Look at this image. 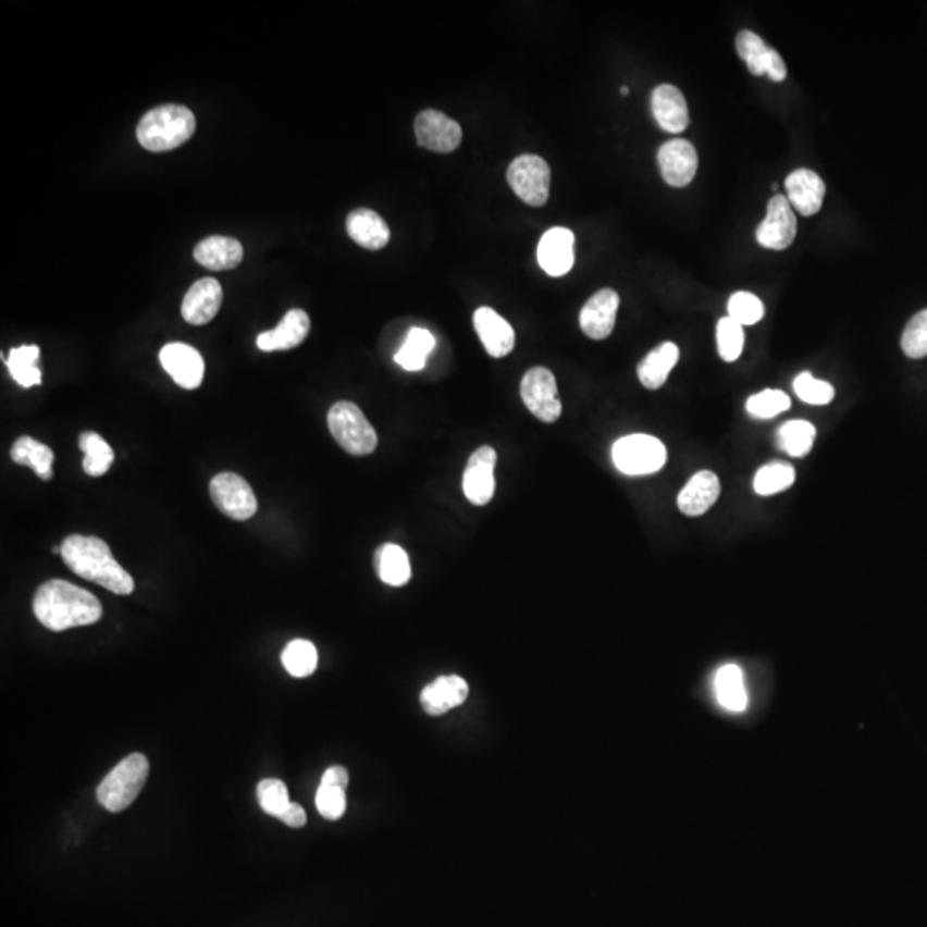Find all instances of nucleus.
<instances>
[{
  "label": "nucleus",
  "mask_w": 927,
  "mask_h": 927,
  "mask_svg": "<svg viewBox=\"0 0 927 927\" xmlns=\"http://www.w3.org/2000/svg\"><path fill=\"white\" fill-rule=\"evenodd\" d=\"M33 614L49 631L62 632L98 622L103 610L90 591L53 579L38 588L33 598Z\"/></svg>",
  "instance_id": "1"
},
{
  "label": "nucleus",
  "mask_w": 927,
  "mask_h": 927,
  "mask_svg": "<svg viewBox=\"0 0 927 927\" xmlns=\"http://www.w3.org/2000/svg\"><path fill=\"white\" fill-rule=\"evenodd\" d=\"M61 548L65 566L79 578L121 596L135 591V579L121 567L109 545L100 537L73 534L62 541Z\"/></svg>",
  "instance_id": "2"
},
{
  "label": "nucleus",
  "mask_w": 927,
  "mask_h": 927,
  "mask_svg": "<svg viewBox=\"0 0 927 927\" xmlns=\"http://www.w3.org/2000/svg\"><path fill=\"white\" fill-rule=\"evenodd\" d=\"M196 118L184 106H162L150 110L139 121L136 136L145 150L153 153L175 150L195 135Z\"/></svg>",
  "instance_id": "3"
},
{
  "label": "nucleus",
  "mask_w": 927,
  "mask_h": 927,
  "mask_svg": "<svg viewBox=\"0 0 927 927\" xmlns=\"http://www.w3.org/2000/svg\"><path fill=\"white\" fill-rule=\"evenodd\" d=\"M148 772L150 765L147 757L139 753L129 754L100 781L98 802L110 813H123L147 786Z\"/></svg>",
  "instance_id": "4"
},
{
  "label": "nucleus",
  "mask_w": 927,
  "mask_h": 927,
  "mask_svg": "<svg viewBox=\"0 0 927 927\" xmlns=\"http://www.w3.org/2000/svg\"><path fill=\"white\" fill-rule=\"evenodd\" d=\"M330 433L350 456H370L379 445V436L367 416L356 404L337 403L329 411Z\"/></svg>",
  "instance_id": "5"
},
{
  "label": "nucleus",
  "mask_w": 927,
  "mask_h": 927,
  "mask_svg": "<svg viewBox=\"0 0 927 927\" xmlns=\"http://www.w3.org/2000/svg\"><path fill=\"white\" fill-rule=\"evenodd\" d=\"M615 468L627 477H646L664 468L667 462V448L655 436L635 433L615 442L611 448Z\"/></svg>",
  "instance_id": "6"
},
{
  "label": "nucleus",
  "mask_w": 927,
  "mask_h": 927,
  "mask_svg": "<svg viewBox=\"0 0 927 927\" xmlns=\"http://www.w3.org/2000/svg\"><path fill=\"white\" fill-rule=\"evenodd\" d=\"M512 191L516 193L526 205L531 207H543L549 198V181L552 172L545 159L537 154H521L509 165L507 171Z\"/></svg>",
  "instance_id": "7"
},
{
  "label": "nucleus",
  "mask_w": 927,
  "mask_h": 927,
  "mask_svg": "<svg viewBox=\"0 0 927 927\" xmlns=\"http://www.w3.org/2000/svg\"><path fill=\"white\" fill-rule=\"evenodd\" d=\"M210 496L217 509L234 521H248L258 510V500L245 478L220 472L210 481Z\"/></svg>",
  "instance_id": "8"
},
{
  "label": "nucleus",
  "mask_w": 927,
  "mask_h": 927,
  "mask_svg": "<svg viewBox=\"0 0 927 927\" xmlns=\"http://www.w3.org/2000/svg\"><path fill=\"white\" fill-rule=\"evenodd\" d=\"M521 397L531 415L543 423H555L561 416L557 382L548 368H531L521 382Z\"/></svg>",
  "instance_id": "9"
},
{
  "label": "nucleus",
  "mask_w": 927,
  "mask_h": 927,
  "mask_svg": "<svg viewBox=\"0 0 927 927\" xmlns=\"http://www.w3.org/2000/svg\"><path fill=\"white\" fill-rule=\"evenodd\" d=\"M798 236V217L793 212L789 198L783 195H775L768 201L766 217L756 231V239L763 248L781 249L789 248Z\"/></svg>",
  "instance_id": "10"
},
{
  "label": "nucleus",
  "mask_w": 927,
  "mask_h": 927,
  "mask_svg": "<svg viewBox=\"0 0 927 927\" xmlns=\"http://www.w3.org/2000/svg\"><path fill=\"white\" fill-rule=\"evenodd\" d=\"M415 131L419 147L436 153H450L462 141V127L440 110H423L416 118Z\"/></svg>",
  "instance_id": "11"
},
{
  "label": "nucleus",
  "mask_w": 927,
  "mask_h": 927,
  "mask_svg": "<svg viewBox=\"0 0 927 927\" xmlns=\"http://www.w3.org/2000/svg\"><path fill=\"white\" fill-rule=\"evenodd\" d=\"M736 47L739 58L744 59L747 70L754 76H768L771 82L777 83L786 82V62L777 50L766 46L759 35L742 29L737 35Z\"/></svg>",
  "instance_id": "12"
},
{
  "label": "nucleus",
  "mask_w": 927,
  "mask_h": 927,
  "mask_svg": "<svg viewBox=\"0 0 927 927\" xmlns=\"http://www.w3.org/2000/svg\"><path fill=\"white\" fill-rule=\"evenodd\" d=\"M658 165L668 186L685 187L694 180L700 159L691 141L671 139L659 148Z\"/></svg>",
  "instance_id": "13"
},
{
  "label": "nucleus",
  "mask_w": 927,
  "mask_h": 927,
  "mask_svg": "<svg viewBox=\"0 0 927 927\" xmlns=\"http://www.w3.org/2000/svg\"><path fill=\"white\" fill-rule=\"evenodd\" d=\"M496 452L492 447H481L472 452L468 466L464 471L462 490L464 495L471 504L486 505L495 495V471Z\"/></svg>",
  "instance_id": "14"
},
{
  "label": "nucleus",
  "mask_w": 927,
  "mask_h": 927,
  "mask_svg": "<svg viewBox=\"0 0 927 927\" xmlns=\"http://www.w3.org/2000/svg\"><path fill=\"white\" fill-rule=\"evenodd\" d=\"M160 362L172 380L186 391H195L203 382V358L195 347L183 342H172L163 347L160 350Z\"/></svg>",
  "instance_id": "15"
},
{
  "label": "nucleus",
  "mask_w": 927,
  "mask_h": 927,
  "mask_svg": "<svg viewBox=\"0 0 927 927\" xmlns=\"http://www.w3.org/2000/svg\"><path fill=\"white\" fill-rule=\"evenodd\" d=\"M224 301V291L215 279H200L187 291L181 313L189 325H207L219 313Z\"/></svg>",
  "instance_id": "16"
},
{
  "label": "nucleus",
  "mask_w": 927,
  "mask_h": 927,
  "mask_svg": "<svg viewBox=\"0 0 927 927\" xmlns=\"http://www.w3.org/2000/svg\"><path fill=\"white\" fill-rule=\"evenodd\" d=\"M573 240H576L573 232L566 227L549 228L541 237L540 246H537V261L549 277H561L572 269L576 261Z\"/></svg>",
  "instance_id": "17"
},
{
  "label": "nucleus",
  "mask_w": 927,
  "mask_h": 927,
  "mask_svg": "<svg viewBox=\"0 0 927 927\" xmlns=\"http://www.w3.org/2000/svg\"><path fill=\"white\" fill-rule=\"evenodd\" d=\"M620 297L614 289H602L582 306L581 330L593 341H603L614 332Z\"/></svg>",
  "instance_id": "18"
},
{
  "label": "nucleus",
  "mask_w": 927,
  "mask_h": 927,
  "mask_svg": "<svg viewBox=\"0 0 927 927\" xmlns=\"http://www.w3.org/2000/svg\"><path fill=\"white\" fill-rule=\"evenodd\" d=\"M472 322L483 342L484 349L492 358H505L512 353L516 346V334L510 323L496 313L495 309L489 306L477 309Z\"/></svg>",
  "instance_id": "19"
},
{
  "label": "nucleus",
  "mask_w": 927,
  "mask_h": 927,
  "mask_svg": "<svg viewBox=\"0 0 927 927\" xmlns=\"http://www.w3.org/2000/svg\"><path fill=\"white\" fill-rule=\"evenodd\" d=\"M787 198L801 215L813 217L825 201V181L811 169H798L786 180Z\"/></svg>",
  "instance_id": "20"
},
{
  "label": "nucleus",
  "mask_w": 927,
  "mask_h": 927,
  "mask_svg": "<svg viewBox=\"0 0 927 927\" xmlns=\"http://www.w3.org/2000/svg\"><path fill=\"white\" fill-rule=\"evenodd\" d=\"M651 109L658 126L671 135H679L691 123L688 102L677 86L659 85L655 88L651 95Z\"/></svg>",
  "instance_id": "21"
},
{
  "label": "nucleus",
  "mask_w": 927,
  "mask_h": 927,
  "mask_svg": "<svg viewBox=\"0 0 927 927\" xmlns=\"http://www.w3.org/2000/svg\"><path fill=\"white\" fill-rule=\"evenodd\" d=\"M468 695L469 685L462 677L445 676L428 683L419 695V703L428 715L442 716L466 703Z\"/></svg>",
  "instance_id": "22"
},
{
  "label": "nucleus",
  "mask_w": 927,
  "mask_h": 927,
  "mask_svg": "<svg viewBox=\"0 0 927 927\" xmlns=\"http://www.w3.org/2000/svg\"><path fill=\"white\" fill-rule=\"evenodd\" d=\"M720 490V480L715 472H695L688 484L680 490L679 498H677L680 512L689 517L703 516L716 504Z\"/></svg>",
  "instance_id": "23"
},
{
  "label": "nucleus",
  "mask_w": 927,
  "mask_h": 927,
  "mask_svg": "<svg viewBox=\"0 0 927 927\" xmlns=\"http://www.w3.org/2000/svg\"><path fill=\"white\" fill-rule=\"evenodd\" d=\"M309 329H311V322H309L306 311L291 309L289 313L282 318L277 329L258 335V349L264 350V353L294 349L308 337Z\"/></svg>",
  "instance_id": "24"
},
{
  "label": "nucleus",
  "mask_w": 927,
  "mask_h": 927,
  "mask_svg": "<svg viewBox=\"0 0 927 927\" xmlns=\"http://www.w3.org/2000/svg\"><path fill=\"white\" fill-rule=\"evenodd\" d=\"M347 232L350 239L361 248L379 251L391 240V228L385 220L368 208H358L347 217Z\"/></svg>",
  "instance_id": "25"
},
{
  "label": "nucleus",
  "mask_w": 927,
  "mask_h": 927,
  "mask_svg": "<svg viewBox=\"0 0 927 927\" xmlns=\"http://www.w3.org/2000/svg\"><path fill=\"white\" fill-rule=\"evenodd\" d=\"M245 258V248L234 237L212 236L200 240L195 248V260L208 270L236 269Z\"/></svg>",
  "instance_id": "26"
},
{
  "label": "nucleus",
  "mask_w": 927,
  "mask_h": 927,
  "mask_svg": "<svg viewBox=\"0 0 927 927\" xmlns=\"http://www.w3.org/2000/svg\"><path fill=\"white\" fill-rule=\"evenodd\" d=\"M680 350L673 342H664L639 362L638 376L646 388L658 391L679 362Z\"/></svg>",
  "instance_id": "27"
},
{
  "label": "nucleus",
  "mask_w": 927,
  "mask_h": 927,
  "mask_svg": "<svg viewBox=\"0 0 927 927\" xmlns=\"http://www.w3.org/2000/svg\"><path fill=\"white\" fill-rule=\"evenodd\" d=\"M379 578L388 586H404L411 579V561L399 545L385 543L374 554Z\"/></svg>",
  "instance_id": "28"
},
{
  "label": "nucleus",
  "mask_w": 927,
  "mask_h": 927,
  "mask_svg": "<svg viewBox=\"0 0 927 927\" xmlns=\"http://www.w3.org/2000/svg\"><path fill=\"white\" fill-rule=\"evenodd\" d=\"M11 457L20 466L32 468L40 480L49 481L52 478L53 452L49 445L32 436H21L11 448Z\"/></svg>",
  "instance_id": "29"
},
{
  "label": "nucleus",
  "mask_w": 927,
  "mask_h": 927,
  "mask_svg": "<svg viewBox=\"0 0 927 927\" xmlns=\"http://www.w3.org/2000/svg\"><path fill=\"white\" fill-rule=\"evenodd\" d=\"M716 697L728 712L741 713L747 706L744 676L737 665H725L715 677Z\"/></svg>",
  "instance_id": "30"
},
{
  "label": "nucleus",
  "mask_w": 927,
  "mask_h": 927,
  "mask_svg": "<svg viewBox=\"0 0 927 927\" xmlns=\"http://www.w3.org/2000/svg\"><path fill=\"white\" fill-rule=\"evenodd\" d=\"M435 337L427 329H412L404 346L395 355V362L407 371L423 370L428 355L435 349Z\"/></svg>",
  "instance_id": "31"
},
{
  "label": "nucleus",
  "mask_w": 927,
  "mask_h": 927,
  "mask_svg": "<svg viewBox=\"0 0 927 927\" xmlns=\"http://www.w3.org/2000/svg\"><path fill=\"white\" fill-rule=\"evenodd\" d=\"M79 448L85 454L83 469L88 477H103L114 464V450L98 433L86 432L79 436Z\"/></svg>",
  "instance_id": "32"
},
{
  "label": "nucleus",
  "mask_w": 927,
  "mask_h": 927,
  "mask_svg": "<svg viewBox=\"0 0 927 927\" xmlns=\"http://www.w3.org/2000/svg\"><path fill=\"white\" fill-rule=\"evenodd\" d=\"M816 440V428L804 419L787 421L778 430V445L792 457H804L809 454Z\"/></svg>",
  "instance_id": "33"
},
{
  "label": "nucleus",
  "mask_w": 927,
  "mask_h": 927,
  "mask_svg": "<svg viewBox=\"0 0 927 927\" xmlns=\"http://www.w3.org/2000/svg\"><path fill=\"white\" fill-rule=\"evenodd\" d=\"M795 483V469L787 462L766 464L754 477V492L761 496L777 495L786 492Z\"/></svg>",
  "instance_id": "34"
},
{
  "label": "nucleus",
  "mask_w": 927,
  "mask_h": 927,
  "mask_svg": "<svg viewBox=\"0 0 927 927\" xmlns=\"http://www.w3.org/2000/svg\"><path fill=\"white\" fill-rule=\"evenodd\" d=\"M282 664L291 676L302 679L317 670L318 651L313 643L306 639H294L282 651Z\"/></svg>",
  "instance_id": "35"
},
{
  "label": "nucleus",
  "mask_w": 927,
  "mask_h": 927,
  "mask_svg": "<svg viewBox=\"0 0 927 927\" xmlns=\"http://www.w3.org/2000/svg\"><path fill=\"white\" fill-rule=\"evenodd\" d=\"M38 356H40V349L37 346H21L11 350L8 370L21 386L28 388V386L40 385L41 373L35 367Z\"/></svg>",
  "instance_id": "36"
},
{
  "label": "nucleus",
  "mask_w": 927,
  "mask_h": 927,
  "mask_svg": "<svg viewBox=\"0 0 927 927\" xmlns=\"http://www.w3.org/2000/svg\"><path fill=\"white\" fill-rule=\"evenodd\" d=\"M716 346L724 361L733 362L741 358L744 349V329L732 318H721L716 325Z\"/></svg>",
  "instance_id": "37"
},
{
  "label": "nucleus",
  "mask_w": 927,
  "mask_h": 927,
  "mask_svg": "<svg viewBox=\"0 0 927 927\" xmlns=\"http://www.w3.org/2000/svg\"><path fill=\"white\" fill-rule=\"evenodd\" d=\"M257 798L258 802H260L261 809H263L264 813L270 814V816H273V818L281 819L282 814H284L291 805L287 787H285L284 781L277 780V778H267V780H261L260 783H258Z\"/></svg>",
  "instance_id": "38"
},
{
  "label": "nucleus",
  "mask_w": 927,
  "mask_h": 927,
  "mask_svg": "<svg viewBox=\"0 0 927 927\" xmlns=\"http://www.w3.org/2000/svg\"><path fill=\"white\" fill-rule=\"evenodd\" d=\"M728 318H732L737 323L744 325H756L757 322L765 317V305L759 297L754 294L741 293L732 294L728 299Z\"/></svg>",
  "instance_id": "39"
},
{
  "label": "nucleus",
  "mask_w": 927,
  "mask_h": 927,
  "mask_svg": "<svg viewBox=\"0 0 927 927\" xmlns=\"http://www.w3.org/2000/svg\"><path fill=\"white\" fill-rule=\"evenodd\" d=\"M745 409L756 419L777 418L781 412L789 411L790 397L781 391H763L749 397Z\"/></svg>",
  "instance_id": "40"
},
{
  "label": "nucleus",
  "mask_w": 927,
  "mask_h": 927,
  "mask_svg": "<svg viewBox=\"0 0 927 927\" xmlns=\"http://www.w3.org/2000/svg\"><path fill=\"white\" fill-rule=\"evenodd\" d=\"M793 391L802 403L813 404V406H826L835 397L833 386L823 380L814 379L809 371L798 374V379L793 380Z\"/></svg>",
  "instance_id": "41"
},
{
  "label": "nucleus",
  "mask_w": 927,
  "mask_h": 927,
  "mask_svg": "<svg viewBox=\"0 0 927 927\" xmlns=\"http://www.w3.org/2000/svg\"><path fill=\"white\" fill-rule=\"evenodd\" d=\"M902 349L912 359L927 356V309L912 317L902 335Z\"/></svg>",
  "instance_id": "42"
},
{
  "label": "nucleus",
  "mask_w": 927,
  "mask_h": 927,
  "mask_svg": "<svg viewBox=\"0 0 927 927\" xmlns=\"http://www.w3.org/2000/svg\"><path fill=\"white\" fill-rule=\"evenodd\" d=\"M317 809L329 821H337L344 816L347 807L346 789L320 783L317 790Z\"/></svg>",
  "instance_id": "43"
},
{
  "label": "nucleus",
  "mask_w": 927,
  "mask_h": 927,
  "mask_svg": "<svg viewBox=\"0 0 927 927\" xmlns=\"http://www.w3.org/2000/svg\"><path fill=\"white\" fill-rule=\"evenodd\" d=\"M282 823L289 826V828H302L308 821L306 818L305 809H302V805L296 804V802H291L289 807L282 814L281 818Z\"/></svg>",
  "instance_id": "44"
},
{
  "label": "nucleus",
  "mask_w": 927,
  "mask_h": 927,
  "mask_svg": "<svg viewBox=\"0 0 927 927\" xmlns=\"http://www.w3.org/2000/svg\"><path fill=\"white\" fill-rule=\"evenodd\" d=\"M322 783L325 786H335L342 787V789H347V783H349V772L344 766H332V768L326 769L323 772Z\"/></svg>",
  "instance_id": "45"
},
{
  "label": "nucleus",
  "mask_w": 927,
  "mask_h": 927,
  "mask_svg": "<svg viewBox=\"0 0 927 927\" xmlns=\"http://www.w3.org/2000/svg\"><path fill=\"white\" fill-rule=\"evenodd\" d=\"M620 94L626 97V95H629V88H627V86H622V88H620Z\"/></svg>",
  "instance_id": "46"
}]
</instances>
